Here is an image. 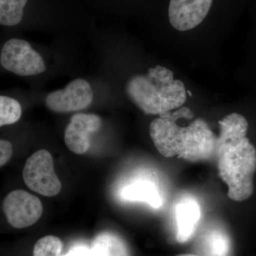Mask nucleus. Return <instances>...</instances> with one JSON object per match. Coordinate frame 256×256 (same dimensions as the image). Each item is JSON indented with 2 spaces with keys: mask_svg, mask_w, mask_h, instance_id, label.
Masks as SVG:
<instances>
[{
  "mask_svg": "<svg viewBox=\"0 0 256 256\" xmlns=\"http://www.w3.org/2000/svg\"><path fill=\"white\" fill-rule=\"evenodd\" d=\"M130 100L148 114H162L181 107L186 99L183 82L171 70L156 66L146 75H136L126 85Z\"/></svg>",
  "mask_w": 256,
  "mask_h": 256,
  "instance_id": "f257e3e1",
  "label": "nucleus"
},
{
  "mask_svg": "<svg viewBox=\"0 0 256 256\" xmlns=\"http://www.w3.org/2000/svg\"><path fill=\"white\" fill-rule=\"evenodd\" d=\"M220 178L228 186V196L236 202L250 198L254 193L256 150L246 138L238 146L217 156Z\"/></svg>",
  "mask_w": 256,
  "mask_h": 256,
  "instance_id": "f03ea898",
  "label": "nucleus"
},
{
  "mask_svg": "<svg viewBox=\"0 0 256 256\" xmlns=\"http://www.w3.org/2000/svg\"><path fill=\"white\" fill-rule=\"evenodd\" d=\"M22 176L28 188L43 196H54L62 190V183L56 174L53 158L46 150H40L26 160Z\"/></svg>",
  "mask_w": 256,
  "mask_h": 256,
  "instance_id": "7ed1b4c3",
  "label": "nucleus"
},
{
  "mask_svg": "<svg viewBox=\"0 0 256 256\" xmlns=\"http://www.w3.org/2000/svg\"><path fill=\"white\" fill-rule=\"evenodd\" d=\"M1 64L6 70L21 76L37 75L46 70L42 56L28 42L20 38H12L4 44Z\"/></svg>",
  "mask_w": 256,
  "mask_h": 256,
  "instance_id": "20e7f679",
  "label": "nucleus"
},
{
  "mask_svg": "<svg viewBox=\"0 0 256 256\" xmlns=\"http://www.w3.org/2000/svg\"><path fill=\"white\" fill-rule=\"evenodd\" d=\"M6 220L14 228L31 226L40 220L43 205L38 197L22 190L10 192L2 204Z\"/></svg>",
  "mask_w": 256,
  "mask_h": 256,
  "instance_id": "39448f33",
  "label": "nucleus"
},
{
  "mask_svg": "<svg viewBox=\"0 0 256 256\" xmlns=\"http://www.w3.org/2000/svg\"><path fill=\"white\" fill-rule=\"evenodd\" d=\"M168 112L160 114L150 126L149 132L156 150L165 158H181L186 142V127L176 124Z\"/></svg>",
  "mask_w": 256,
  "mask_h": 256,
  "instance_id": "423d86ee",
  "label": "nucleus"
},
{
  "mask_svg": "<svg viewBox=\"0 0 256 256\" xmlns=\"http://www.w3.org/2000/svg\"><path fill=\"white\" fill-rule=\"evenodd\" d=\"M94 94L89 82L78 78L69 82L62 90H56L47 96L46 105L56 112L82 110L92 104Z\"/></svg>",
  "mask_w": 256,
  "mask_h": 256,
  "instance_id": "0eeeda50",
  "label": "nucleus"
},
{
  "mask_svg": "<svg viewBox=\"0 0 256 256\" xmlns=\"http://www.w3.org/2000/svg\"><path fill=\"white\" fill-rule=\"evenodd\" d=\"M216 138L208 124L196 119L186 127V143L181 159L191 162L207 161L216 154Z\"/></svg>",
  "mask_w": 256,
  "mask_h": 256,
  "instance_id": "6e6552de",
  "label": "nucleus"
},
{
  "mask_svg": "<svg viewBox=\"0 0 256 256\" xmlns=\"http://www.w3.org/2000/svg\"><path fill=\"white\" fill-rule=\"evenodd\" d=\"M101 120L94 114H78L70 118L64 134L69 150L76 154L86 153L90 146V134L99 130Z\"/></svg>",
  "mask_w": 256,
  "mask_h": 256,
  "instance_id": "1a4fd4ad",
  "label": "nucleus"
},
{
  "mask_svg": "<svg viewBox=\"0 0 256 256\" xmlns=\"http://www.w3.org/2000/svg\"><path fill=\"white\" fill-rule=\"evenodd\" d=\"M212 2L213 0H170V24L181 32L196 28L208 14Z\"/></svg>",
  "mask_w": 256,
  "mask_h": 256,
  "instance_id": "9d476101",
  "label": "nucleus"
},
{
  "mask_svg": "<svg viewBox=\"0 0 256 256\" xmlns=\"http://www.w3.org/2000/svg\"><path fill=\"white\" fill-rule=\"evenodd\" d=\"M218 124L220 134L216 138V156L238 146L246 138L248 128L246 119L242 114L236 112L226 116L218 122Z\"/></svg>",
  "mask_w": 256,
  "mask_h": 256,
  "instance_id": "9b49d317",
  "label": "nucleus"
},
{
  "mask_svg": "<svg viewBox=\"0 0 256 256\" xmlns=\"http://www.w3.org/2000/svg\"><path fill=\"white\" fill-rule=\"evenodd\" d=\"M176 224V240L180 242H188L196 232L201 210L198 202L192 197L181 198L175 206Z\"/></svg>",
  "mask_w": 256,
  "mask_h": 256,
  "instance_id": "f8f14e48",
  "label": "nucleus"
},
{
  "mask_svg": "<svg viewBox=\"0 0 256 256\" xmlns=\"http://www.w3.org/2000/svg\"><path fill=\"white\" fill-rule=\"evenodd\" d=\"M124 201L143 202L154 208L163 205V198L160 188L154 182L140 180L124 186L120 192Z\"/></svg>",
  "mask_w": 256,
  "mask_h": 256,
  "instance_id": "ddd939ff",
  "label": "nucleus"
},
{
  "mask_svg": "<svg viewBox=\"0 0 256 256\" xmlns=\"http://www.w3.org/2000/svg\"><path fill=\"white\" fill-rule=\"evenodd\" d=\"M200 244L204 256H232V240L222 227H208L202 234Z\"/></svg>",
  "mask_w": 256,
  "mask_h": 256,
  "instance_id": "4468645a",
  "label": "nucleus"
},
{
  "mask_svg": "<svg viewBox=\"0 0 256 256\" xmlns=\"http://www.w3.org/2000/svg\"><path fill=\"white\" fill-rule=\"evenodd\" d=\"M90 250L92 256H130L124 240L110 232L98 234L92 242Z\"/></svg>",
  "mask_w": 256,
  "mask_h": 256,
  "instance_id": "2eb2a0df",
  "label": "nucleus"
},
{
  "mask_svg": "<svg viewBox=\"0 0 256 256\" xmlns=\"http://www.w3.org/2000/svg\"><path fill=\"white\" fill-rule=\"evenodd\" d=\"M28 0H0V24L12 26L22 20Z\"/></svg>",
  "mask_w": 256,
  "mask_h": 256,
  "instance_id": "dca6fc26",
  "label": "nucleus"
},
{
  "mask_svg": "<svg viewBox=\"0 0 256 256\" xmlns=\"http://www.w3.org/2000/svg\"><path fill=\"white\" fill-rule=\"evenodd\" d=\"M22 114V106L18 100L0 96V128L18 122Z\"/></svg>",
  "mask_w": 256,
  "mask_h": 256,
  "instance_id": "f3484780",
  "label": "nucleus"
},
{
  "mask_svg": "<svg viewBox=\"0 0 256 256\" xmlns=\"http://www.w3.org/2000/svg\"><path fill=\"white\" fill-rule=\"evenodd\" d=\"M64 244L54 236L48 235L37 240L33 250V256H63Z\"/></svg>",
  "mask_w": 256,
  "mask_h": 256,
  "instance_id": "a211bd4d",
  "label": "nucleus"
},
{
  "mask_svg": "<svg viewBox=\"0 0 256 256\" xmlns=\"http://www.w3.org/2000/svg\"><path fill=\"white\" fill-rule=\"evenodd\" d=\"M12 154V144L6 140L0 139V168L11 160Z\"/></svg>",
  "mask_w": 256,
  "mask_h": 256,
  "instance_id": "6ab92c4d",
  "label": "nucleus"
},
{
  "mask_svg": "<svg viewBox=\"0 0 256 256\" xmlns=\"http://www.w3.org/2000/svg\"><path fill=\"white\" fill-rule=\"evenodd\" d=\"M63 256H92V250H88L86 248L77 247L72 249Z\"/></svg>",
  "mask_w": 256,
  "mask_h": 256,
  "instance_id": "aec40b11",
  "label": "nucleus"
},
{
  "mask_svg": "<svg viewBox=\"0 0 256 256\" xmlns=\"http://www.w3.org/2000/svg\"><path fill=\"white\" fill-rule=\"evenodd\" d=\"M176 256H198L196 255H194V254H180Z\"/></svg>",
  "mask_w": 256,
  "mask_h": 256,
  "instance_id": "412c9836",
  "label": "nucleus"
}]
</instances>
